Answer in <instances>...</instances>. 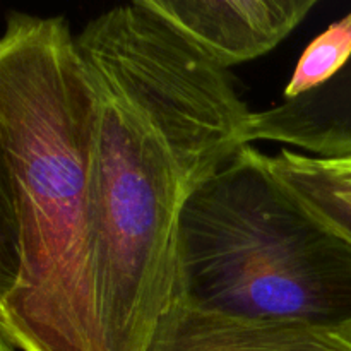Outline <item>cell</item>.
Segmentation results:
<instances>
[{"mask_svg": "<svg viewBox=\"0 0 351 351\" xmlns=\"http://www.w3.org/2000/svg\"><path fill=\"white\" fill-rule=\"evenodd\" d=\"M351 58V12L319 34L302 53L283 99H293L335 77Z\"/></svg>", "mask_w": 351, "mask_h": 351, "instance_id": "ba28073f", "label": "cell"}, {"mask_svg": "<svg viewBox=\"0 0 351 351\" xmlns=\"http://www.w3.org/2000/svg\"><path fill=\"white\" fill-rule=\"evenodd\" d=\"M147 351H351V332L293 321H249L175 300Z\"/></svg>", "mask_w": 351, "mask_h": 351, "instance_id": "5b68a950", "label": "cell"}, {"mask_svg": "<svg viewBox=\"0 0 351 351\" xmlns=\"http://www.w3.org/2000/svg\"><path fill=\"white\" fill-rule=\"evenodd\" d=\"M96 98L65 17L9 12L0 40V335L106 351L96 276Z\"/></svg>", "mask_w": 351, "mask_h": 351, "instance_id": "7a4b0ae2", "label": "cell"}, {"mask_svg": "<svg viewBox=\"0 0 351 351\" xmlns=\"http://www.w3.org/2000/svg\"><path fill=\"white\" fill-rule=\"evenodd\" d=\"M175 300L351 332V242L278 178L271 156L245 144L182 209Z\"/></svg>", "mask_w": 351, "mask_h": 351, "instance_id": "3957f363", "label": "cell"}, {"mask_svg": "<svg viewBox=\"0 0 351 351\" xmlns=\"http://www.w3.org/2000/svg\"><path fill=\"white\" fill-rule=\"evenodd\" d=\"M0 351H19V350H17L16 346L5 338V336L0 335Z\"/></svg>", "mask_w": 351, "mask_h": 351, "instance_id": "9c48e42d", "label": "cell"}, {"mask_svg": "<svg viewBox=\"0 0 351 351\" xmlns=\"http://www.w3.org/2000/svg\"><path fill=\"white\" fill-rule=\"evenodd\" d=\"M283 143L314 158L351 153V58L332 79L293 99L252 112L243 129V144Z\"/></svg>", "mask_w": 351, "mask_h": 351, "instance_id": "8992f818", "label": "cell"}, {"mask_svg": "<svg viewBox=\"0 0 351 351\" xmlns=\"http://www.w3.org/2000/svg\"><path fill=\"white\" fill-rule=\"evenodd\" d=\"M96 98V276L106 351H147L177 298L185 202L243 144L228 69L147 0L75 34Z\"/></svg>", "mask_w": 351, "mask_h": 351, "instance_id": "6da1fadb", "label": "cell"}, {"mask_svg": "<svg viewBox=\"0 0 351 351\" xmlns=\"http://www.w3.org/2000/svg\"><path fill=\"white\" fill-rule=\"evenodd\" d=\"M221 67L254 60L280 45L315 0H147Z\"/></svg>", "mask_w": 351, "mask_h": 351, "instance_id": "277c9868", "label": "cell"}, {"mask_svg": "<svg viewBox=\"0 0 351 351\" xmlns=\"http://www.w3.org/2000/svg\"><path fill=\"white\" fill-rule=\"evenodd\" d=\"M281 182L329 226L351 223V153L326 160L281 149L271 156Z\"/></svg>", "mask_w": 351, "mask_h": 351, "instance_id": "52a82bcc", "label": "cell"}, {"mask_svg": "<svg viewBox=\"0 0 351 351\" xmlns=\"http://www.w3.org/2000/svg\"><path fill=\"white\" fill-rule=\"evenodd\" d=\"M336 232H338L339 235H343L346 240H350V242H351V223H346V225L338 226V228H336Z\"/></svg>", "mask_w": 351, "mask_h": 351, "instance_id": "30bf717a", "label": "cell"}]
</instances>
